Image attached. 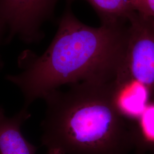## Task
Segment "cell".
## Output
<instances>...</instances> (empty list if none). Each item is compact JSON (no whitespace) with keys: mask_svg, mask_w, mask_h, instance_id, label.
I'll use <instances>...</instances> for the list:
<instances>
[{"mask_svg":"<svg viewBox=\"0 0 154 154\" xmlns=\"http://www.w3.org/2000/svg\"><path fill=\"white\" fill-rule=\"evenodd\" d=\"M67 2L57 33L41 55L22 52V72L6 79L21 91L24 107L64 85L116 79L126 51L127 22L101 23L91 27L80 21Z\"/></svg>","mask_w":154,"mask_h":154,"instance_id":"1","label":"cell"},{"mask_svg":"<svg viewBox=\"0 0 154 154\" xmlns=\"http://www.w3.org/2000/svg\"><path fill=\"white\" fill-rule=\"evenodd\" d=\"M41 143L65 154H128L139 126L122 112L116 80L81 82L47 94Z\"/></svg>","mask_w":154,"mask_h":154,"instance_id":"2","label":"cell"},{"mask_svg":"<svg viewBox=\"0 0 154 154\" xmlns=\"http://www.w3.org/2000/svg\"><path fill=\"white\" fill-rule=\"evenodd\" d=\"M118 77L142 85L149 102L154 103V27L135 11L128 21L126 51Z\"/></svg>","mask_w":154,"mask_h":154,"instance_id":"3","label":"cell"},{"mask_svg":"<svg viewBox=\"0 0 154 154\" xmlns=\"http://www.w3.org/2000/svg\"><path fill=\"white\" fill-rule=\"evenodd\" d=\"M58 0H0V19L9 31L5 42L15 37L30 44L44 37L41 28L50 20Z\"/></svg>","mask_w":154,"mask_h":154,"instance_id":"4","label":"cell"},{"mask_svg":"<svg viewBox=\"0 0 154 154\" xmlns=\"http://www.w3.org/2000/svg\"><path fill=\"white\" fill-rule=\"evenodd\" d=\"M30 116L28 108L23 107L16 115L8 118L0 106L1 154H35L37 147L29 142L21 131L22 124Z\"/></svg>","mask_w":154,"mask_h":154,"instance_id":"5","label":"cell"},{"mask_svg":"<svg viewBox=\"0 0 154 154\" xmlns=\"http://www.w3.org/2000/svg\"><path fill=\"white\" fill-rule=\"evenodd\" d=\"M116 82V100L122 112L127 118L139 121L149 103L147 88L132 79Z\"/></svg>","mask_w":154,"mask_h":154,"instance_id":"6","label":"cell"},{"mask_svg":"<svg viewBox=\"0 0 154 154\" xmlns=\"http://www.w3.org/2000/svg\"><path fill=\"white\" fill-rule=\"evenodd\" d=\"M75 0H67L72 3ZM98 15L101 23L128 22L132 16L130 0H85Z\"/></svg>","mask_w":154,"mask_h":154,"instance_id":"7","label":"cell"},{"mask_svg":"<svg viewBox=\"0 0 154 154\" xmlns=\"http://www.w3.org/2000/svg\"><path fill=\"white\" fill-rule=\"evenodd\" d=\"M132 10L154 27V0H130Z\"/></svg>","mask_w":154,"mask_h":154,"instance_id":"8","label":"cell"},{"mask_svg":"<svg viewBox=\"0 0 154 154\" xmlns=\"http://www.w3.org/2000/svg\"><path fill=\"white\" fill-rule=\"evenodd\" d=\"M6 30L7 29L5 23L0 19V44L2 40L4 34L5 33ZM4 65V62L2 61L1 57H0V70L3 68Z\"/></svg>","mask_w":154,"mask_h":154,"instance_id":"9","label":"cell"}]
</instances>
